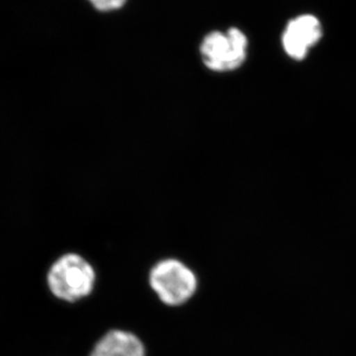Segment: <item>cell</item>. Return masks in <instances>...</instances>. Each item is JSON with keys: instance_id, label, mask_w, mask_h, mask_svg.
Returning <instances> with one entry per match:
<instances>
[{"instance_id": "obj_6", "label": "cell", "mask_w": 356, "mask_h": 356, "mask_svg": "<svg viewBox=\"0 0 356 356\" xmlns=\"http://www.w3.org/2000/svg\"><path fill=\"white\" fill-rule=\"evenodd\" d=\"M97 10L103 11V13H108V11L117 10L120 9L127 0H88Z\"/></svg>"}, {"instance_id": "obj_4", "label": "cell", "mask_w": 356, "mask_h": 356, "mask_svg": "<svg viewBox=\"0 0 356 356\" xmlns=\"http://www.w3.org/2000/svg\"><path fill=\"white\" fill-rule=\"evenodd\" d=\"M324 29L317 16L300 14L288 21L281 37V43L288 57L304 60L309 51L323 38Z\"/></svg>"}, {"instance_id": "obj_3", "label": "cell", "mask_w": 356, "mask_h": 356, "mask_svg": "<svg viewBox=\"0 0 356 356\" xmlns=\"http://www.w3.org/2000/svg\"><path fill=\"white\" fill-rule=\"evenodd\" d=\"M248 40L236 27L226 32L212 31L201 42L200 56L204 65L216 72L240 69L247 60Z\"/></svg>"}, {"instance_id": "obj_2", "label": "cell", "mask_w": 356, "mask_h": 356, "mask_svg": "<svg viewBox=\"0 0 356 356\" xmlns=\"http://www.w3.org/2000/svg\"><path fill=\"white\" fill-rule=\"evenodd\" d=\"M149 284L163 305L180 307L191 301L197 292L198 278L184 262L165 259L152 267Z\"/></svg>"}, {"instance_id": "obj_1", "label": "cell", "mask_w": 356, "mask_h": 356, "mask_svg": "<svg viewBox=\"0 0 356 356\" xmlns=\"http://www.w3.org/2000/svg\"><path fill=\"white\" fill-rule=\"evenodd\" d=\"M47 281L54 296L72 303L86 298L95 290V269L81 254L69 252L54 262Z\"/></svg>"}, {"instance_id": "obj_5", "label": "cell", "mask_w": 356, "mask_h": 356, "mask_svg": "<svg viewBox=\"0 0 356 356\" xmlns=\"http://www.w3.org/2000/svg\"><path fill=\"white\" fill-rule=\"evenodd\" d=\"M89 356H146V348L134 332L114 329L98 339Z\"/></svg>"}]
</instances>
